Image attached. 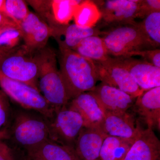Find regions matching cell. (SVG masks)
<instances>
[{
  "mask_svg": "<svg viewBox=\"0 0 160 160\" xmlns=\"http://www.w3.org/2000/svg\"><path fill=\"white\" fill-rule=\"evenodd\" d=\"M82 1L53 0L50 2L52 13L56 23L67 25L73 19L77 7Z\"/></svg>",
  "mask_w": 160,
  "mask_h": 160,
  "instance_id": "603a6c76",
  "label": "cell"
},
{
  "mask_svg": "<svg viewBox=\"0 0 160 160\" xmlns=\"http://www.w3.org/2000/svg\"><path fill=\"white\" fill-rule=\"evenodd\" d=\"M22 38L20 28L10 27L0 31V49H9L17 47Z\"/></svg>",
  "mask_w": 160,
  "mask_h": 160,
  "instance_id": "484cf974",
  "label": "cell"
},
{
  "mask_svg": "<svg viewBox=\"0 0 160 160\" xmlns=\"http://www.w3.org/2000/svg\"><path fill=\"white\" fill-rule=\"evenodd\" d=\"M12 132L15 142L26 149L51 140L48 120L26 113L17 116Z\"/></svg>",
  "mask_w": 160,
  "mask_h": 160,
  "instance_id": "8992f818",
  "label": "cell"
},
{
  "mask_svg": "<svg viewBox=\"0 0 160 160\" xmlns=\"http://www.w3.org/2000/svg\"><path fill=\"white\" fill-rule=\"evenodd\" d=\"M0 86L8 96L25 109L38 112L48 120L53 118L54 110L39 90L25 83L6 77L1 72Z\"/></svg>",
  "mask_w": 160,
  "mask_h": 160,
  "instance_id": "5b68a950",
  "label": "cell"
},
{
  "mask_svg": "<svg viewBox=\"0 0 160 160\" xmlns=\"http://www.w3.org/2000/svg\"><path fill=\"white\" fill-rule=\"evenodd\" d=\"M26 3L22 0H6L5 13L19 26L29 14Z\"/></svg>",
  "mask_w": 160,
  "mask_h": 160,
  "instance_id": "d4e9b609",
  "label": "cell"
},
{
  "mask_svg": "<svg viewBox=\"0 0 160 160\" xmlns=\"http://www.w3.org/2000/svg\"><path fill=\"white\" fill-rule=\"evenodd\" d=\"M32 52L38 67V86L41 93L54 112L68 106L69 100L54 52L46 46Z\"/></svg>",
  "mask_w": 160,
  "mask_h": 160,
  "instance_id": "7a4b0ae2",
  "label": "cell"
},
{
  "mask_svg": "<svg viewBox=\"0 0 160 160\" xmlns=\"http://www.w3.org/2000/svg\"><path fill=\"white\" fill-rule=\"evenodd\" d=\"M5 2L6 0H0V12H5Z\"/></svg>",
  "mask_w": 160,
  "mask_h": 160,
  "instance_id": "d6a6232c",
  "label": "cell"
},
{
  "mask_svg": "<svg viewBox=\"0 0 160 160\" xmlns=\"http://www.w3.org/2000/svg\"><path fill=\"white\" fill-rule=\"evenodd\" d=\"M3 141H0V160H14L11 148Z\"/></svg>",
  "mask_w": 160,
  "mask_h": 160,
  "instance_id": "f546056e",
  "label": "cell"
},
{
  "mask_svg": "<svg viewBox=\"0 0 160 160\" xmlns=\"http://www.w3.org/2000/svg\"><path fill=\"white\" fill-rule=\"evenodd\" d=\"M73 51L94 62L104 61L109 56L102 37L92 35L83 39Z\"/></svg>",
  "mask_w": 160,
  "mask_h": 160,
  "instance_id": "ffe728a7",
  "label": "cell"
},
{
  "mask_svg": "<svg viewBox=\"0 0 160 160\" xmlns=\"http://www.w3.org/2000/svg\"><path fill=\"white\" fill-rule=\"evenodd\" d=\"M10 105L8 96L2 90H0V131L4 128L10 116Z\"/></svg>",
  "mask_w": 160,
  "mask_h": 160,
  "instance_id": "83f0119b",
  "label": "cell"
},
{
  "mask_svg": "<svg viewBox=\"0 0 160 160\" xmlns=\"http://www.w3.org/2000/svg\"><path fill=\"white\" fill-rule=\"evenodd\" d=\"M102 32L96 26L83 28L74 23L70 25H59L53 27L52 36L56 38L59 48L73 50L86 38L92 35H100Z\"/></svg>",
  "mask_w": 160,
  "mask_h": 160,
  "instance_id": "ac0fdd59",
  "label": "cell"
},
{
  "mask_svg": "<svg viewBox=\"0 0 160 160\" xmlns=\"http://www.w3.org/2000/svg\"><path fill=\"white\" fill-rule=\"evenodd\" d=\"M115 58L129 71L143 91L160 86V68L133 57Z\"/></svg>",
  "mask_w": 160,
  "mask_h": 160,
  "instance_id": "7c38bea8",
  "label": "cell"
},
{
  "mask_svg": "<svg viewBox=\"0 0 160 160\" xmlns=\"http://www.w3.org/2000/svg\"><path fill=\"white\" fill-rule=\"evenodd\" d=\"M59 70L69 102L83 92L91 91L99 80L94 61L71 49L59 48Z\"/></svg>",
  "mask_w": 160,
  "mask_h": 160,
  "instance_id": "6da1fadb",
  "label": "cell"
},
{
  "mask_svg": "<svg viewBox=\"0 0 160 160\" xmlns=\"http://www.w3.org/2000/svg\"><path fill=\"white\" fill-rule=\"evenodd\" d=\"M48 121L51 140L74 149L78 137L85 127L79 113L67 106L55 112Z\"/></svg>",
  "mask_w": 160,
  "mask_h": 160,
  "instance_id": "52a82bcc",
  "label": "cell"
},
{
  "mask_svg": "<svg viewBox=\"0 0 160 160\" xmlns=\"http://www.w3.org/2000/svg\"><path fill=\"white\" fill-rule=\"evenodd\" d=\"M68 106L79 113L84 121L85 127H100L104 113L90 92L79 95L69 102Z\"/></svg>",
  "mask_w": 160,
  "mask_h": 160,
  "instance_id": "e0dca14e",
  "label": "cell"
},
{
  "mask_svg": "<svg viewBox=\"0 0 160 160\" xmlns=\"http://www.w3.org/2000/svg\"><path fill=\"white\" fill-rule=\"evenodd\" d=\"M100 127L106 136L122 138L133 142L143 129L134 116L128 111L121 113H104Z\"/></svg>",
  "mask_w": 160,
  "mask_h": 160,
  "instance_id": "30bf717a",
  "label": "cell"
},
{
  "mask_svg": "<svg viewBox=\"0 0 160 160\" xmlns=\"http://www.w3.org/2000/svg\"><path fill=\"white\" fill-rule=\"evenodd\" d=\"M0 72L6 77L39 90L38 67L32 52L25 46L0 49Z\"/></svg>",
  "mask_w": 160,
  "mask_h": 160,
  "instance_id": "277c9868",
  "label": "cell"
},
{
  "mask_svg": "<svg viewBox=\"0 0 160 160\" xmlns=\"http://www.w3.org/2000/svg\"><path fill=\"white\" fill-rule=\"evenodd\" d=\"M10 27L20 28L19 26L9 17L5 13L0 12V31Z\"/></svg>",
  "mask_w": 160,
  "mask_h": 160,
  "instance_id": "4dcf8cb0",
  "label": "cell"
},
{
  "mask_svg": "<svg viewBox=\"0 0 160 160\" xmlns=\"http://www.w3.org/2000/svg\"><path fill=\"white\" fill-rule=\"evenodd\" d=\"M124 160H160V142L151 129H142Z\"/></svg>",
  "mask_w": 160,
  "mask_h": 160,
  "instance_id": "2e32d148",
  "label": "cell"
},
{
  "mask_svg": "<svg viewBox=\"0 0 160 160\" xmlns=\"http://www.w3.org/2000/svg\"><path fill=\"white\" fill-rule=\"evenodd\" d=\"M160 11V0H141L137 18L144 19L152 12Z\"/></svg>",
  "mask_w": 160,
  "mask_h": 160,
  "instance_id": "4316f807",
  "label": "cell"
},
{
  "mask_svg": "<svg viewBox=\"0 0 160 160\" xmlns=\"http://www.w3.org/2000/svg\"><path fill=\"white\" fill-rule=\"evenodd\" d=\"M101 34L110 56L131 57L137 52L154 49L136 22L112 26Z\"/></svg>",
  "mask_w": 160,
  "mask_h": 160,
  "instance_id": "3957f363",
  "label": "cell"
},
{
  "mask_svg": "<svg viewBox=\"0 0 160 160\" xmlns=\"http://www.w3.org/2000/svg\"><path fill=\"white\" fill-rule=\"evenodd\" d=\"M101 13L94 1H82L77 7L73 19L75 24L83 28H92L101 19Z\"/></svg>",
  "mask_w": 160,
  "mask_h": 160,
  "instance_id": "7402d4cb",
  "label": "cell"
},
{
  "mask_svg": "<svg viewBox=\"0 0 160 160\" xmlns=\"http://www.w3.org/2000/svg\"><path fill=\"white\" fill-rule=\"evenodd\" d=\"M138 24L152 48L159 49L160 11L149 14Z\"/></svg>",
  "mask_w": 160,
  "mask_h": 160,
  "instance_id": "cb8c5ba5",
  "label": "cell"
},
{
  "mask_svg": "<svg viewBox=\"0 0 160 160\" xmlns=\"http://www.w3.org/2000/svg\"><path fill=\"white\" fill-rule=\"evenodd\" d=\"M9 137V132L6 129L0 131V141L4 140Z\"/></svg>",
  "mask_w": 160,
  "mask_h": 160,
  "instance_id": "1f68e13d",
  "label": "cell"
},
{
  "mask_svg": "<svg viewBox=\"0 0 160 160\" xmlns=\"http://www.w3.org/2000/svg\"><path fill=\"white\" fill-rule=\"evenodd\" d=\"M94 62L99 80L102 82L136 98L143 92L129 71L116 58L109 56L104 61Z\"/></svg>",
  "mask_w": 160,
  "mask_h": 160,
  "instance_id": "ba28073f",
  "label": "cell"
},
{
  "mask_svg": "<svg viewBox=\"0 0 160 160\" xmlns=\"http://www.w3.org/2000/svg\"><path fill=\"white\" fill-rule=\"evenodd\" d=\"M141 0L94 1L101 13V19L110 27L135 22Z\"/></svg>",
  "mask_w": 160,
  "mask_h": 160,
  "instance_id": "9c48e42d",
  "label": "cell"
},
{
  "mask_svg": "<svg viewBox=\"0 0 160 160\" xmlns=\"http://www.w3.org/2000/svg\"><path fill=\"white\" fill-rule=\"evenodd\" d=\"M26 150L29 160H80L74 149L51 140Z\"/></svg>",
  "mask_w": 160,
  "mask_h": 160,
  "instance_id": "d6986e66",
  "label": "cell"
},
{
  "mask_svg": "<svg viewBox=\"0 0 160 160\" xmlns=\"http://www.w3.org/2000/svg\"><path fill=\"white\" fill-rule=\"evenodd\" d=\"M89 92L97 101L103 113L128 112L137 98L102 82Z\"/></svg>",
  "mask_w": 160,
  "mask_h": 160,
  "instance_id": "8fae6325",
  "label": "cell"
},
{
  "mask_svg": "<svg viewBox=\"0 0 160 160\" xmlns=\"http://www.w3.org/2000/svg\"><path fill=\"white\" fill-rule=\"evenodd\" d=\"M107 136L100 127H84L76 142L74 150L80 160H98Z\"/></svg>",
  "mask_w": 160,
  "mask_h": 160,
  "instance_id": "9a60e30c",
  "label": "cell"
},
{
  "mask_svg": "<svg viewBox=\"0 0 160 160\" xmlns=\"http://www.w3.org/2000/svg\"><path fill=\"white\" fill-rule=\"evenodd\" d=\"M133 142L122 138L107 136L101 147L99 160H124Z\"/></svg>",
  "mask_w": 160,
  "mask_h": 160,
  "instance_id": "44dd1931",
  "label": "cell"
},
{
  "mask_svg": "<svg viewBox=\"0 0 160 160\" xmlns=\"http://www.w3.org/2000/svg\"><path fill=\"white\" fill-rule=\"evenodd\" d=\"M24 46L29 51H36L46 47L49 38L52 34V29L32 12L20 25Z\"/></svg>",
  "mask_w": 160,
  "mask_h": 160,
  "instance_id": "5bb4252c",
  "label": "cell"
},
{
  "mask_svg": "<svg viewBox=\"0 0 160 160\" xmlns=\"http://www.w3.org/2000/svg\"><path fill=\"white\" fill-rule=\"evenodd\" d=\"M132 108L147 129L160 131V86L143 91Z\"/></svg>",
  "mask_w": 160,
  "mask_h": 160,
  "instance_id": "4fadbf2b",
  "label": "cell"
},
{
  "mask_svg": "<svg viewBox=\"0 0 160 160\" xmlns=\"http://www.w3.org/2000/svg\"><path fill=\"white\" fill-rule=\"evenodd\" d=\"M133 56L141 57L144 61L160 68V49H146L137 52L132 53L130 57Z\"/></svg>",
  "mask_w": 160,
  "mask_h": 160,
  "instance_id": "f1b7e54d",
  "label": "cell"
}]
</instances>
